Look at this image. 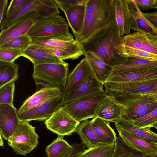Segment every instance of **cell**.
Instances as JSON below:
<instances>
[{
	"label": "cell",
	"mask_w": 157,
	"mask_h": 157,
	"mask_svg": "<svg viewBox=\"0 0 157 157\" xmlns=\"http://www.w3.org/2000/svg\"><path fill=\"white\" fill-rule=\"evenodd\" d=\"M114 2L115 0H88L83 29L75 39L88 43L108 28L115 18Z\"/></svg>",
	"instance_id": "cell-1"
},
{
	"label": "cell",
	"mask_w": 157,
	"mask_h": 157,
	"mask_svg": "<svg viewBox=\"0 0 157 157\" xmlns=\"http://www.w3.org/2000/svg\"><path fill=\"white\" fill-rule=\"evenodd\" d=\"M40 17L59 14V8L55 0H41L35 11Z\"/></svg>",
	"instance_id": "cell-37"
},
{
	"label": "cell",
	"mask_w": 157,
	"mask_h": 157,
	"mask_svg": "<svg viewBox=\"0 0 157 157\" xmlns=\"http://www.w3.org/2000/svg\"><path fill=\"white\" fill-rule=\"evenodd\" d=\"M0 136V145L2 147H3V141L2 140V136Z\"/></svg>",
	"instance_id": "cell-46"
},
{
	"label": "cell",
	"mask_w": 157,
	"mask_h": 157,
	"mask_svg": "<svg viewBox=\"0 0 157 157\" xmlns=\"http://www.w3.org/2000/svg\"><path fill=\"white\" fill-rule=\"evenodd\" d=\"M131 121L141 128L153 127L157 124V106L148 114Z\"/></svg>",
	"instance_id": "cell-39"
},
{
	"label": "cell",
	"mask_w": 157,
	"mask_h": 157,
	"mask_svg": "<svg viewBox=\"0 0 157 157\" xmlns=\"http://www.w3.org/2000/svg\"><path fill=\"white\" fill-rule=\"evenodd\" d=\"M116 127L120 137L128 146L146 155L153 156H157V145L123 128Z\"/></svg>",
	"instance_id": "cell-17"
},
{
	"label": "cell",
	"mask_w": 157,
	"mask_h": 157,
	"mask_svg": "<svg viewBox=\"0 0 157 157\" xmlns=\"http://www.w3.org/2000/svg\"><path fill=\"white\" fill-rule=\"evenodd\" d=\"M144 16L157 28V11L151 13H143Z\"/></svg>",
	"instance_id": "cell-44"
},
{
	"label": "cell",
	"mask_w": 157,
	"mask_h": 157,
	"mask_svg": "<svg viewBox=\"0 0 157 157\" xmlns=\"http://www.w3.org/2000/svg\"><path fill=\"white\" fill-rule=\"evenodd\" d=\"M131 15V29L144 34L157 37V28L144 15L135 0H128Z\"/></svg>",
	"instance_id": "cell-16"
},
{
	"label": "cell",
	"mask_w": 157,
	"mask_h": 157,
	"mask_svg": "<svg viewBox=\"0 0 157 157\" xmlns=\"http://www.w3.org/2000/svg\"><path fill=\"white\" fill-rule=\"evenodd\" d=\"M86 5H77L63 12L68 25L71 29L75 37L80 34L82 31Z\"/></svg>",
	"instance_id": "cell-27"
},
{
	"label": "cell",
	"mask_w": 157,
	"mask_h": 157,
	"mask_svg": "<svg viewBox=\"0 0 157 157\" xmlns=\"http://www.w3.org/2000/svg\"><path fill=\"white\" fill-rule=\"evenodd\" d=\"M157 55V37L136 32L124 36L119 44Z\"/></svg>",
	"instance_id": "cell-15"
},
{
	"label": "cell",
	"mask_w": 157,
	"mask_h": 157,
	"mask_svg": "<svg viewBox=\"0 0 157 157\" xmlns=\"http://www.w3.org/2000/svg\"><path fill=\"white\" fill-rule=\"evenodd\" d=\"M124 109V106L114 96L107 95L99 104L96 117L109 122H114L122 117Z\"/></svg>",
	"instance_id": "cell-14"
},
{
	"label": "cell",
	"mask_w": 157,
	"mask_h": 157,
	"mask_svg": "<svg viewBox=\"0 0 157 157\" xmlns=\"http://www.w3.org/2000/svg\"><path fill=\"white\" fill-rule=\"evenodd\" d=\"M115 48L117 53L122 57L157 60V55L140 49L119 44Z\"/></svg>",
	"instance_id": "cell-33"
},
{
	"label": "cell",
	"mask_w": 157,
	"mask_h": 157,
	"mask_svg": "<svg viewBox=\"0 0 157 157\" xmlns=\"http://www.w3.org/2000/svg\"><path fill=\"white\" fill-rule=\"evenodd\" d=\"M17 111L13 105H0V135L5 140L13 134L20 121Z\"/></svg>",
	"instance_id": "cell-12"
},
{
	"label": "cell",
	"mask_w": 157,
	"mask_h": 157,
	"mask_svg": "<svg viewBox=\"0 0 157 157\" xmlns=\"http://www.w3.org/2000/svg\"><path fill=\"white\" fill-rule=\"evenodd\" d=\"M40 18L36 11L31 12L13 22L5 29L1 31L0 46L13 39L28 34L35 22Z\"/></svg>",
	"instance_id": "cell-11"
},
{
	"label": "cell",
	"mask_w": 157,
	"mask_h": 157,
	"mask_svg": "<svg viewBox=\"0 0 157 157\" xmlns=\"http://www.w3.org/2000/svg\"><path fill=\"white\" fill-rule=\"evenodd\" d=\"M80 122L75 119L63 105L58 109L44 123L48 129L59 136L63 137L75 132Z\"/></svg>",
	"instance_id": "cell-9"
},
{
	"label": "cell",
	"mask_w": 157,
	"mask_h": 157,
	"mask_svg": "<svg viewBox=\"0 0 157 157\" xmlns=\"http://www.w3.org/2000/svg\"><path fill=\"white\" fill-rule=\"evenodd\" d=\"M156 98H157V95L156 96Z\"/></svg>",
	"instance_id": "cell-48"
},
{
	"label": "cell",
	"mask_w": 157,
	"mask_h": 157,
	"mask_svg": "<svg viewBox=\"0 0 157 157\" xmlns=\"http://www.w3.org/2000/svg\"><path fill=\"white\" fill-rule=\"evenodd\" d=\"M138 7L141 10H148L157 8V0H135Z\"/></svg>",
	"instance_id": "cell-43"
},
{
	"label": "cell",
	"mask_w": 157,
	"mask_h": 157,
	"mask_svg": "<svg viewBox=\"0 0 157 157\" xmlns=\"http://www.w3.org/2000/svg\"><path fill=\"white\" fill-rule=\"evenodd\" d=\"M31 38L30 45L49 49L63 47L74 43L76 41L69 32L61 35Z\"/></svg>",
	"instance_id": "cell-24"
},
{
	"label": "cell",
	"mask_w": 157,
	"mask_h": 157,
	"mask_svg": "<svg viewBox=\"0 0 157 157\" xmlns=\"http://www.w3.org/2000/svg\"><path fill=\"white\" fill-rule=\"evenodd\" d=\"M107 95L114 96L144 94L157 95V79L123 83L105 82L104 84Z\"/></svg>",
	"instance_id": "cell-8"
},
{
	"label": "cell",
	"mask_w": 157,
	"mask_h": 157,
	"mask_svg": "<svg viewBox=\"0 0 157 157\" xmlns=\"http://www.w3.org/2000/svg\"><path fill=\"white\" fill-rule=\"evenodd\" d=\"M63 136L57 138L47 146L46 151L48 157H67L72 148L63 139Z\"/></svg>",
	"instance_id": "cell-30"
},
{
	"label": "cell",
	"mask_w": 157,
	"mask_h": 157,
	"mask_svg": "<svg viewBox=\"0 0 157 157\" xmlns=\"http://www.w3.org/2000/svg\"><path fill=\"white\" fill-rule=\"evenodd\" d=\"M84 54L90 65L95 77L104 84L112 74L113 67L91 52H86Z\"/></svg>",
	"instance_id": "cell-25"
},
{
	"label": "cell",
	"mask_w": 157,
	"mask_h": 157,
	"mask_svg": "<svg viewBox=\"0 0 157 157\" xmlns=\"http://www.w3.org/2000/svg\"><path fill=\"white\" fill-rule=\"evenodd\" d=\"M13 80L0 87V105H13V101L15 89V82Z\"/></svg>",
	"instance_id": "cell-38"
},
{
	"label": "cell",
	"mask_w": 157,
	"mask_h": 157,
	"mask_svg": "<svg viewBox=\"0 0 157 157\" xmlns=\"http://www.w3.org/2000/svg\"><path fill=\"white\" fill-rule=\"evenodd\" d=\"M93 71L89 62L85 57L68 75L66 87L67 93H70L78 88Z\"/></svg>",
	"instance_id": "cell-23"
},
{
	"label": "cell",
	"mask_w": 157,
	"mask_h": 157,
	"mask_svg": "<svg viewBox=\"0 0 157 157\" xmlns=\"http://www.w3.org/2000/svg\"><path fill=\"white\" fill-rule=\"evenodd\" d=\"M91 121L93 128L98 136L109 141H115L117 137L116 133L110 127L109 122L98 117Z\"/></svg>",
	"instance_id": "cell-31"
},
{
	"label": "cell",
	"mask_w": 157,
	"mask_h": 157,
	"mask_svg": "<svg viewBox=\"0 0 157 157\" xmlns=\"http://www.w3.org/2000/svg\"><path fill=\"white\" fill-rule=\"evenodd\" d=\"M153 127L155 128L157 130V124L154 125Z\"/></svg>",
	"instance_id": "cell-47"
},
{
	"label": "cell",
	"mask_w": 157,
	"mask_h": 157,
	"mask_svg": "<svg viewBox=\"0 0 157 157\" xmlns=\"http://www.w3.org/2000/svg\"><path fill=\"white\" fill-rule=\"evenodd\" d=\"M41 3V0H28L16 12L9 16L5 17L0 23L1 31L5 29L13 22L29 12L35 11Z\"/></svg>",
	"instance_id": "cell-29"
},
{
	"label": "cell",
	"mask_w": 157,
	"mask_h": 157,
	"mask_svg": "<svg viewBox=\"0 0 157 157\" xmlns=\"http://www.w3.org/2000/svg\"><path fill=\"white\" fill-rule=\"evenodd\" d=\"M115 19L122 37L129 34L131 28L128 0H115Z\"/></svg>",
	"instance_id": "cell-21"
},
{
	"label": "cell",
	"mask_w": 157,
	"mask_h": 157,
	"mask_svg": "<svg viewBox=\"0 0 157 157\" xmlns=\"http://www.w3.org/2000/svg\"><path fill=\"white\" fill-rule=\"evenodd\" d=\"M22 52L23 57L29 59L33 66L48 63H66L47 49L30 45Z\"/></svg>",
	"instance_id": "cell-22"
},
{
	"label": "cell",
	"mask_w": 157,
	"mask_h": 157,
	"mask_svg": "<svg viewBox=\"0 0 157 157\" xmlns=\"http://www.w3.org/2000/svg\"><path fill=\"white\" fill-rule=\"evenodd\" d=\"M107 95L104 91L65 104L64 106L75 119L81 122L96 117L98 107Z\"/></svg>",
	"instance_id": "cell-6"
},
{
	"label": "cell",
	"mask_w": 157,
	"mask_h": 157,
	"mask_svg": "<svg viewBox=\"0 0 157 157\" xmlns=\"http://www.w3.org/2000/svg\"><path fill=\"white\" fill-rule=\"evenodd\" d=\"M19 67V64L14 62L0 60V87L13 80H17Z\"/></svg>",
	"instance_id": "cell-32"
},
{
	"label": "cell",
	"mask_w": 157,
	"mask_h": 157,
	"mask_svg": "<svg viewBox=\"0 0 157 157\" xmlns=\"http://www.w3.org/2000/svg\"><path fill=\"white\" fill-rule=\"evenodd\" d=\"M156 79H157V67L117 75H111L106 82L115 83H128Z\"/></svg>",
	"instance_id": "cell-19"
},
{
	"label": "cell",
	"mask_w": 157,
	"mask_h": 157,
	"mask_svg": "<svg viewBox=\"0 0 157 157\" xmlns=\"http://www.w3.org/2000/svg\"><path fill=\"white\" fill-rule=\"evenodd\" d=\"M75 132L79 135L82 143L88 148L111 144L114 142L103 139L98 136L93 128L91 120L82 121L77 127Z\"/></svg>",
	"instance_id": "cell-20"
},
{
	"label": "cell",
	"mask_w": 157,
	"mask_h": 157,
	"mask_svg": "<svg viewBox=\"0 0 157 157\" xmlns=\"http://www.w3.org/2000/svg\"><path fill=\"white\" fill-rule=\"evenodd\" d=\"M115 143V149L111 157H157V156H150L133 149L120 137H117Z\"/></svg>",
	"instance_id": "cell-34"
},
{
	"label": "cell",
	"mask_w": 157,
	"mask_h": 157,
	"mask_svg": "<svg viewBox=\"0 0 157 157\" xmlns=\"http://www.w3.org/2000/svg\"><path fill=\"white\" fill-rule=\"evenodd\" d=\"M67 92L38 106L18 114L20 121L29 122L33 121H45L60 107L65 104Z\"/></svg>",
	"instance_id": "cell-10"
},
{
	"label": "cell",
	"mask_w": 157,
	"mask_h": 157,
	"mask_svg": "<svg viewBox=\"0 0 157 157\" xmlns=\"http://www.w3.org/2000/svg\"><path fill=\"white\" fill-rule=\"evenodd\" d=\"M103 86L104 84L96 78L93 71L87 76L78 88L70 93H66L65 104L103 92L105 91Z\"/></svg>",
	"instance_id": "cell-13"
},
{
	"label": "cell",
	"mask_w": 157,
	"mask_h": 157,
	"mask_svg": "<svg viewBox=\"0 0 157 157\" xmlns=\"http://www.w3.org/2000/svg\"><path fill=\"white\" fill-rule=\"evenodd\" d=\"M157 67V60L128 58L124 63L113 67L112 75H117Z\"/></svg>",
	"instance_id": "cell-26"
},
{
	"label": "cell",
	"mask_w": 157,
	"mask_h": 157,
	"mask_svg": "<svg viewBox=\"0 0 157 157\" xmlns=\"http://www.w3.org/2000/svg\"><path fill=\"white\" fill-rule=\"evenodd\" d=\"M69 64L48 63L33 66L32 75L37 90L47 87L66 90Z\"/></svg>",
	"instance_id": "cell-3"
},
{
	"label": "cell",
	"mask_w": 157,
	"mask_h": 157,
	"mask_svg": "<svg viewBox=\"0 0 157 157\" xmlns=\"http://www.w3.org/2000/svg\"><path fill=\"white\" fill-rule=\"evenodd\" d=\"M28 0H12L6 10L5 17L9 16L17 11Z\"/></svg>",
	"instance_id": "cell-42"
},
{
	"label": "cell",
	"mask_w": 157,
	"mask_h": 157,
	"mask_svg": "<svg viewBox=\"0 0 157 157\" xmlns=\"http://www.w3.org/2000/svg\"><path fill=\"white\" fill-rule=\"evenodd\" d=\"M8 2V0H0V23L5 17Z\"/></svg>",
	"instance_id": "cell-45"
},
{
	"label": "cell",
	"mask_w": 157,
	"mask_h": 157,
	"mask_svg": "<svg viewBox=\"0 0 157 157\" xmlns=\"http://www.w3.org/2000/svg\"><path fill=\"white\" fill-rule=\"evenodd\" d=\"M115 147V142L111 144L88 148L74 157H111Z\"/></svg>",
	"instance_id": "cell-35"
},
{
	"label": "cell",
	"mask_w": 157,
	"mask_h": 157,
	"mask_svg": "<svg viewBox=\"0 0 157 157\" xmlns=\"http://www.w3.org/2000/svg\"><path fill=\"white\" fill-rule=\"evenodd\" d=\"M66 91L55 88L47 87L37 90L27 98L18 110V114L59 96Z\"/></svg>",
	"instance_id": "cell-18"
},
{
	"label": "cell",
	"mask_w": 157,
	"mask_h": 157,
	"mask_svg": "<svg viewBox=\"0 0 157 157\" xmlns=\"http://www.w3.org/2000/svg\"><path fill=\"white\" fill-rule=\"evenodd\" d=\"M156 96L144 94L114 96L124 107L121 118L132 121L148 114L157 106Z\"/></svg>",
	"instance_id": "cell-4"
},
{
	"label": "cell",
	"mask_w": 157,
	"mask_h": 157,
	"mask_svg": "<svg viewBox=\"0 0 157 157\" xmlns=\"http://www.w3.org/2000/svg\"><path fill=\"white\" fill-rule=\"evenodd\" d=\"M24 56L22 51L0 48V60L8 62H14L19 57Z\"/></svg>",
	"instance_id": "cell-40"
},
{
	"label": "cell",
	"mask_w": 157,
	"mask_h": 157,
	"mask_svg": "<svg viewBox=\"0 0 157 157\" xmlns=\"http://www.w3.org/2000/svg\"><path fill=\"white\" fill-rule=\"evenodd\" d=\"M69 25L59 14L40 17L35 23L28 34L31 38L47 37L68 33Z\"/></svg>",
	"instance_id": "cell-7"
},
{
	"label": "cell",
	"mask_w": 157,
	"mask_h": 157,
	"mask_svg": "<svg viewBox=\"0 0 157 157\" xmlns=\"http://www.w3.org/2000/svg\"><path fill=\"white\" fill-rule=\"evenodd\" d=\"M39 136L35 128L20 121L15 131L9 139L8 144L17 154L26 155L37 146Z\"/></svg>",
	"instance_id": "cell-5"
},
{
	"label": "cell",
	"mask_w": 157,
	"mask_h": 157,
	"mask_svg": "<svg viewBox=\"0 0 157 157\" xmlns=\"http://www.w3.org/2000/svg\"><path fill=\"white\" fill-rule=\"evenodd\" d=\"M88 0H55L58 6L63 12L78 4L86 5Z\"/></svg>",
	"instance_id": "cell-41"
},
{
	"label": "cell",
	"mask_w": 157,
	"mask_h": 157,
	"mask_svg": "<svg viewBox=\"0 0 157 157\" xmlns=\"http://www.w3.org/2000/svg\"><path fill=\"white\" fill-rule=\"evenodd\" d=\"M122 38L115 18L106 29L90 42L83 44L85 52H93L114 67L124 63L127 59L119 55L115 48Z\"/></svg>",
	"instance_id": "cell-2"
},
{
	"label": "cell",
	"mask_w": 157,
	"mask_h": 157,
	"mask_svg": "<svg viewBox=\"0 0 157 157\" xmlns=\"http://www.w3.org/2000/svg\"><path fill=\"white\" fill-rule=\"evenodd\" d=\"M32 38L28 34L13 39L0 46L2 49L24 51L30 45Z\"/></svg>",
	"instance_id": "cell-36"
},
{
	"label": "cell",
	"mask_w": 157,
	"mask_h": 157,
	"mask_svg": "<svg viewBox=\"0 0 157 157\" xmlns=\"http://www.w3.org/2000/svg\"><path fill=\"white\" fill-rule=\"evenodd\" d=\"M116 127L123 128L149 142L157 145V134L151 131V128H141L131 121L122 118L115 121Z\"/></svg>",
	"instance_id": "cell-28"
}]
</instances>
